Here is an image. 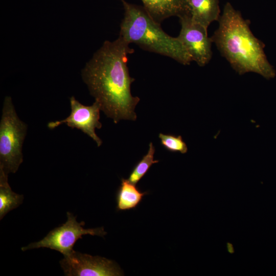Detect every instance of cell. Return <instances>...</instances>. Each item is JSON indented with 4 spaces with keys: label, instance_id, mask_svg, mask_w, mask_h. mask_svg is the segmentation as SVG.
Returning <instances> with one entry per match:
<instances>
[{
    "label": "cell",
    "instance_id": "6da1fadb",
    "mask_svg": "<svg viewBox=\"0 0 276 276\" xmlns=\"http://www.w3.org/2000/svg\"><path fill=\"white\" fill-rule=\"evenodd\" d=\"M123 37L106 41L82 70L83 81L100 104L101 110L114 123L135 121L134 109L140 99L131 94L134 79L129 73L128 55L134 52Z\"/></svg>",
    "mask_w": 276,
    "mask_h": 276
},
{
    "label": "cell",
    "instance_id": "7a4b0ae2",
    "mask_svg": "<svg viewBox=\"0 0 276 276\" xmlns=\"http://www.w3.org/2000/svg\"><path fill=\"white\" fill-rule=\"evenodd\" d=\"M219 26L211 37L221 55L240 75L258 74L267 80L276 72L264 52V44L252 33L249 21L227 2L218 21Z\"/></svg>",
    "mask_w": 276,
    "mask_h": 276
},
{
    "label": "cell",
    "instance_id": "3957f363",
    "mask_svg": "<svg viewBox=\"0 0 276 276\" xmlns=\"http://www.w3.org/2000/svg\"><path fill=\"white\" fill-rule=\"evenodd\" d=\"M124 18L120 36L145 50L171 58L183 65L192 61L188 51L177 37L167 34L143 7L121 0Z\"/></svg>",
    "mask_w": 276,
    "mask_h": 276
},
{
    "label": "cell",
    "instance_id": "277c9868",
    "mask_svg": "<svg viewBox=\"0 0 276 276\" xmlns=\"http://www.w3.org/2000/svg\"><path fill=\"white\" fill-rule=\"evenodd\" d=\"M27 125L18 117L12 99L5 98L0 121V169L15 173L23 162L22 148Z\"/></svg>",
    "mask_w": 276,
    "mask_h": 276
},
{
    "label": "cell",
    "instance_id": "5b68a950",
    "mask_svg": "<svg viewBox=\"0 0 276 276\" xmlns=\"http://www.w3.org/2000/svg\"><path fill=\"white\" fill-rule=\"evenodd\" d=\"M66 214L67 219L65 223L51 231L42 240L31 243L22 247L21 250L45 247L57 250L65 256L74 250L75 244L78 239H82V236L90 235L103 237L106 235L103 227L84 228V221L78 222L76 216L72 213L68 212Z\"/></svg>",
    "mask_w": 276,
    "mask_h": 276
},
{
    "label": "cell",
    "instance_id": "8992f818",
    "mask_svg": "<svg viewBox=\"0 0 276 276\" xmlns=\"http://www.w3.org/2000/svg\"><path fill=\"white\" fill-rule=\"evenodd\" d=\"M66 276L123 275L120 266L114 261L99 256H92L74 250L59 262Z\"/></svg>",
    "mask_w": 276,
    "mask_h": 276
},
{
    "label": "cell",
    "instance_id": "52a82bcc",
    "mask_svg": "<svg viewBox=\"0 0 276 276\" xmlns=\"http://www.w3.org/2000/svg\"><path fill=\"white\" fill-rule=\"evenodd\" d=\"M181 29L177 37L189 54L192 61L200 66L208 64L213 55L212 40L208 29L192 20L190 14L179 17Z\"/></svg>",
    "mask_w": 276,
    "mask_h": 276
},
{
    "label": "cell",
    "instance_id": "ba28073f",
    "mask_svg": "<svg viewBox=\"0 0 276 276\" xmlns=\"http://www.w3.org/2000/svg\"><path fill=\"white\" fill-rule=\"evenodd\" d=\"M71 112L68 117L63 120L50 122L48 124L50 129H54L62 124H65L72 128H77L90 136L100 147L102 141L95 132V129H100L102 124L99 121L100 103L95 102L90 106L80 103L73 96L70 99Z\"/></svg>",
    "mask_w": 276,
    "mask_h": 276
},
{
    "label": "cell",
    "instance_id": "9c48e42d",
    "mask_svg": "<svg viewBox=\"0 0 276 276\" xmlns=\"http://www.w3.org/2000/svg\"><path fill=\"white\" fill-rule=\"evenodd\" d=\"M150 16L160 23L172 16L190 14L189 0H141Z\"/></svg>",
    "mask_w": 276,
    "mask_h": 276
},
{
    "label": "cell",
    "instance_id": "30bf717a",
    "mask_svg": "<svg viewBox=\"0 0 276 276\" xmlns=\"http://www.w3.org/2000/svg\"><path fill=\"white\" fill-rule=\"evenodd\" d=\"M191 19L206 28L220 16L219 0H189Z\"/></svg>",
    "mask_w": 276,
    "mask_h": 276
},
{
    "label": "cell",
    "instance_id": "8fae6325",
    "mask_svg": "<svg viewBox=\"0 0 276 276\" xmlns=\"http://www.w3.org/2000/svg\"><path fill=\"white\" fill-rule=\"evenodd\" d=\"M148 192H142L127 179L122 178L116 193L117 210L126 211L136 208Z\"/></svg>",
    "mask_w": 276,
    "mask_h": 276
},
{
    "label": "cell",
    "instance_id": "7c38bea8",
    "mask_svg": "<svg viewBox=\"0 0 276 276\" xmlns=\"http://www.w3.org/2000/svg\"><path fill=\"white\" fill-rule=\"evenodd\" d=\"M8 175L0 169V219L23 202L24 196L11 190L8 181Z\"/></svg>",
    "mask_w": 276,
    "mask_h": 276
},
{
    "label": "cell",
    "instance_id": "4fadbf2b",
    "mask_svg": "<svg viewBox=\"0 0 276 276\" xmlns=\"http://www.w3.org/2000/svg\"><path fill=\"white\" fill-rule=\"evenodd\" d=\"M154 153L155 147L151 142L147 153L135 165L130 172L127 179L130 182L136 185L147 173L151 166L158 163V160L154 159Z\"/></svg>",
    "mask_w": 276,
    "mask_h": 276
},
{
    "label": "cell",
    "instance_id": "5bb4252c",
    "mask_svg": "<svg viewBox=\"0 0 276 276\" xmlns=\"http://www.w3.org/2000/svg\"><path fill=\"white\" fill-rule=\"evenodd\" d=\"M158 137L162 145L168 151L172 152H180L184 154L187 152L188 147L183 141L181 136L159 133Z\"/></svg>",
    "mask_w": 276,
    "mask_h": 276
}]
</instances>
